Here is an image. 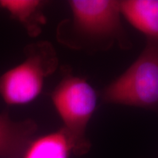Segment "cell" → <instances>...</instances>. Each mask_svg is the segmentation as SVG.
Listing matches in <instances>:
<instances>
[{
  "instance_id": "obj_1",
  "label": "cell",
  "mask_w": 158,
  "mask_h": 158,
  "mask_svg": "<svg viewBox=\"0 0 158 158\" xmlns=\"http://www.w3.org/2000/svg\"><path fill=\"white\" fill-rule=\"evenodd\" d=\"M106 103L158 110V41L147 40L136 60L104 89Z\"/></svg>"
},
{
  "instance_id": "obj_2",
  "label": "cell",
  "mask_w": 158,
  "mask_h": 158,
  "mask_svg": "<svg viewBox=\"0 0 158 158\" xmlns=\"http://www.w3.org/2000/svg\"><path fill=\"white\" fill-rule=\"evenodd\" d=\"M51 100L72 144L73 152L78 156L87 153L90 143L86 130L96 110V91L85 78L68 74L53 91Z\"/></svg>"
},
{
  "instance_id": "obj_3",
  "label": "cell",
  "mask_w": 158,
  "mask_h": 158,
  "mask_svg": "<svg viewBox=\"0 0 158 158\" xmlns=\"http://www.w3.org/2000/svg\"><path fill=\"white\" fill-rule=\"evenodd\" d=\"M24 61L0 76V96L8 106L34 101L42 92L45 79L54 72L58 59L47 42L29 45Z\"/></svg>"
},
{
  "instance_id": "obj_4",
  "label": "cell",
  "mask_w": 158,
  "mask_h": 158,
  "mask_svg": "<svg viewBox=\"0 0 158 158\" xmlns=\"http://www.w3.org/2000/svg\"><path fill=\"white\" fill-rule=\"evenodd\" d=\"M73 30L86 41L110 44L124 40L119 1L70 0Z\"/></svg>"
},
{
  "instance_id": "obj_5",
  "label": "cell",
  "mask_w": 158,
  "mask_h": 158,
  "mask_svg": "<svg viewBox=\"0 0 158 158\" xmlns=\"http://www.w3.org/2000/svg\"><path fill=\"white\" fill-rule=\"evenodd\" d=\"M37 130L33 120L13 121L7 113L0 114V157H22Z\"/></svg>"
},
{
  "instance_id": "obj_6",
  "label": "cell",
  "mask_w": 158,
  "mask_h": 158,
  "mask_svg": "<svg viewBox=\"0 0 158 158\" xmlns=\"http://www.w3.org/2000/svg\"><path fill=\"white\" fill-rule=\"evenodd\" d=\"M121 15L147 40L158 41V0L119 1Z\"/></svg>"
},
{
  "instance_id": "obj_7",
  "label": "cell",
  "mask_w": 158,
  "mask_h": 158,
  "mask_svg": "<svg viewBox=\"0 0 158 158\" xmlns=\"http://www.w3.org/2000/svg\"><path fill=\"white\" fill-rule=\"evenodd\" d=\"M73 147L68 135L61 128L32 141L21 158H69Z\"/></svg>"
},
{
  "instance_id": "obj_8",
  "label": "cell",
  "mask_w": 158,
  "mask_h": 158,
  "mask_svg": "<svg viewBox=\"0 0 158 158\" xmlns=\"http://www.w3.org/2000/svg\"><path fill=\"white\" fill-rule=\"evenodd\" d=\"M45 2L40 0H0V7L22 23L29 34L36 36L45 23L42 10Z\"/></svg>"
}]
</instances>
